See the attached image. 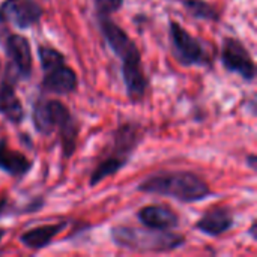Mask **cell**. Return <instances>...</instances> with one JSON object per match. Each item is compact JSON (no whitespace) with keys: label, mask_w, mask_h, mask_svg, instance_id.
Here are the masks:
<instances>
[{"label":"cell","mask_w":257,"mask_h":257,"mask_svg":"<svg viewBox=\"0 0 257 257\" xmlns=\"http://www.w3.org/2000/svg\"><path fill=\"white\" fill-rule=\"evenodd\" d=\"M99 32L107 45L120 60V71L126 95L131 102H142L148 90V78L143 69V60L139 47L130 35L108 15H98Z\"/></svg>","instance_id":"1"},{"label":"cell","mask_w":257,"mask_h":257,"mask_svg":"<svg viewBox=\"0 0 257 257\" xmlns=\"http://www.w3.org/2000/svg\"><path fill=\"white\" fill-rule=\"evenodd\" d=\"M145 139V130L136 122H125L119 125L110 139V143L104 148L95 169L90 173L89 185L95 187L104 179L116 175L122 170L134 155L136 149Z\"/></svg>","instance_id":"2"},{"label":"cell","mask_w":257,"mask_h":257,"mask_svg":"<svg viewBox=\"0 0 257 257\" xmlns=\"http://www.w3.org/2000/svg\"><path fill=\"white\" fill-rule=\"evenodd\" d=\"M32 120L35 130L42 136L59 133L63 158H71L77 149L78 125L69 108L59 99L39 98L33 104Z\"/></svg>","instance_id":"3"},{"label":"cell","mask_w":257,"mask_h":257,"mask_svg":"<svg viewBox=\"0 0 257 257\" xmlns=\"http://www.w3.org/2000/svg\"><path fill=\"white\" fill-rule=\"evenodd\" d=\"M137 190L145 194L172 197L182 203L202 202L211 194L208 182L191 172L157 173L142 181Z\"/></svg>","instance_id":"4"},{"label":"cell","mask_w":257,"mask_h":257,"mask_svg":"<svg viewBox=\"0 0 257 257\" xmlns=\"http://www.w3.org/2000/svg\"><path fill=\"white\" fill-rule=\"evenodd\" d=\"M110 236L116 247L136 253H166L185 244V236L173 233L172 230H155L122 224L111 227Z\"/></svg>","instance_id":"5"},{"label":"cell","mask_w":257,"mask_h":257,"mask_svg":"<svg viewBox=\"0 0 257 257\" xmlns=\"http://www.w3.org/2000/svg\"><path fill=\"white\" fill-rule=\"evenodd\" d=\"M38 57L42 68L41 87L56 95H69L77 90L78 78L72 68L66 65L65 56L51 45H39Z\"/></svg>","instance_id":"6"},{"label":"cell","mask_w":257,"mask_h":257,"mask_svg":"<svg viewBox=\"0 0 257 257\" xmlns=\"http://www.w3.org/2000/svg\"><path fill=\"white\" fill-rule=\"evenodd\" d=\"M169 36L173 56L182 66H209L212 63L208 47L187 32L178 21L172 20L169 23Z\"/></svg>","instance_id":"7"},{"label":"cell","mask_w":257,"mask_h":257,"mask_svg":"<svg viewBox=\"0 0 257 257\" xmlns=\"http://www.w3.org/2000/svg\"><path fill=\"white\" fill-rule=\"evenodd\" d=\"M5 50L9 59L6 72L18 80H29L33 72V57L30 44L26 36L11 33L5 39Z\"/></svg>","instance_id":"8"},{"label":"cell","mask_w":257,"mask_h":257,"mask_svg":"<svg viewBox=\"0 0 257 257\" xmlns=\"http://www.w3.org/2000/svg\"><path fill=\"white\" fill-rule=\"evenodd\" d=\"M221 63L226 71L241 75L251 83L256 78V65L247 47L236 38H224L221 47Z\"/></svg>","instance_id":"9"},{"label":"cell","mask_w":257,"mask_h":257,"mask_svg":"<svg viewBox=\"0 0 257 257\" xmlns=\"http://www.w3.org/2000/svg\"><path fill=\"white\" fill-rule=\"evenodd\" d=\"M42 14L44 11L36 0H3L0 5V23L21 30L38 26Z\"/></svg>","instance_id":"10"},{"label":"cell","mask_w":257,"mask_h":257,"mask_svg":"<svg viewBox=\"0 0 257 257\" xmlns=\"http://www.w3.org/2000/svg\"><path fill=\"white\" fill-rule=\"evenodd\" d=\"M139 221L149 229L173 230L179 226V215L166 205H148L137 212Z\"/></svg>","instance_id":"11"},{"label":"cell","mask_w":257,"mask_h":257,"mask_svg":"<svg viewBox=\"0 0 257 257\" xmlns=\"http://www.w3.org/2000/svg\"><path fill=\"white\" fill-rule=\"evenodd\" d=\"M0 114L14 125L24 120V107L15 93V78L8 72L0 84Z\"/></svg>","instance_id":"12"},{"label":"cell","mask_w":257,"mask_h":257,"mask_svg":"<svg viewBox=\"0 0 257 257\" xmlns=\"http://www.w3.org/2000/svg\"><path fill=\"white\" fill-rule=\"evenodd\" d=\"M235 226V218L227 208H214L206 211L199 221L196 223V229L202 233L217 238L229 232Z\"/></svg>","instance_id":"13"},{"label":"cell","mask_w":257,"mask_h":257,"mask_svg":"<svg viewBox=\"0 0 257 257\" xmlns=\"http://www.w3.org/2000/svg\"><path fill=\"white\" fill-rule=\"evenodd\" d=\"M33 167V161L23 152L12 151L6 139H0V170L14 178H24Z\"/></svg>","instance_id":"14"},{"label":"cell","mask_w":257,"mask_h":257,"mask_svg":"<svg viewBox=\"0 0 257 257\" xmlns=\"http://www.w3.org/2000/svg\"><path fill=\"white\" fill-rule=\"evenodd\" d=\"M66 227V223H53V224H42L26 230L20 236V242L30 248V250H42L50 245V242Z\"/></svg>","instance_id":"15"},{"label":"cell","mask_w":257,"mask_h":257,"mask_svg":"<svg viewBox=\"0 0 257 257\" xmlns=\"http://www.w3.org/2000/svg\"><path fill=\"white\" fill-rule=\"evenodd\" d=\"M182 6L188 11L193 18L203 21H220L221 15L218 8L205 0H181Z\"/></svg>","instance_id":"16"},{"label":"cell","mask_w":257,"mask_h":257,"mask_svg":"<svg viewBox=\"0 0 257 257\" xmlns=\"http://www.w3.org/2000/svg\"><path fill=\"white\" fill-rule=\"evenodd\" d=\"M98 15H111L123 6V0H93Z\"/></svg>","instance_id":"17"},{"label":"cell","mask_w":257,"mask_h":257,"mask_svg":"<svg viewBox=\"0 0 257 257\" xmlns=\"http://www.w3.org/2000/svg\"><path fill=\"white\" fill-rule=\"evenodd\" d=\"M11 212V205H9V200L6 197H2L0 199V218L3 215H8Z\"/></svg>","instance_id":"18"},{"label":"cell","mask_w":257,"mask_h":257,"mask_svg":"<svg viewBox=\"0 0 257 257\" xmlns=\"http://www.w3.org/2000/svg\"><path fill=\"white\" fill-rule=\"evenodd\" d=\"M247 164H248V167L251 169V170H257V158L254 154H251V155H248V158H247Z\"/></svg>","instance_id":"19"},{"label":"cell","mask_w":257,"mask_h":257,"mask_svg":"<svg viewBox=\"0 0 257 257\" xmlns=\"http://www.w3.org/2000/svg\"><path fill=\"white\" fill-rule=\"evenodd\" d=\"M256 227H257V221L256 220H253L251 227H250V230H248V233H250V236H251V239H253V241H256Z\"/></svg>","instance_id":"20"},{"label":"cell","mask_w":257,"mask_h":257,"mask_svg":"<svg viewBox=\"0 0 257 257\" xmlns=\"http://www.w3.org/2000/svg\"><path fill=\"white\" fill-rule=\"evenodd\" d=\"M5 235H6V230L0 227V242H2V239L5 238Z\"/></svg>","instance_id":"21"},{"label":"cell","mask_w":257,"mask_h":257,"mask_svg":"<svg viewBox=\"0 0 257 257\" xmlns=\"http://www.w3.org/2000/svg\"><path fill=\"white\" fill-rule=\"evenodd\" d=\"M0 69H2V62H0Z\"/></svg>","instance_id":"22"}]
</instances>
